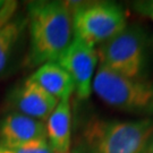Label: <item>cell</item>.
Returning <instances> with one entry per match:
<instances>
[{
    "label": "cell",
    "instance_id": "cell-1",
    "mask_svg": "<svg viewBox=\"0 0 153 153\" xmlns=\"http://www.w3.org/2000/svg\"><path fill=\"white\" fill-rule=\"evenodd\" d=\"M27 23V65L32 67L56 61L74 38L71 6L62 1L28 2Z\"/></svg>",
    "mask_w": 153,
    "mask_h": 153
},
{
    "label": "cell",
    "instance_id": "cell-2",
    "mask_svg": "<svg viewBox=\"0 0 153 153\" xmlns=\"http://www.w3.org/2000/svg\"><path fill=\"white\" fill-rule=\"evenodd\" d=\"M153 134L152 120L91 121L84 131L88 153H144Z\"/></svg>",
    "mask_w": 153,
    "mask_h": 153
},
{
    "label": "cell",
    "instance_id": "cell-3",
    "mask_svg": "<svg viewBox=\"0 0 153 153\" xmlns=\"http://www.w3.org/2000/svg\"><path fill=\"white\" fill-rule=\"evenodd\" d=\"M71 13L74 35L92 47L107 42L126 28L125 13L112 2H79Z\"/></svg>",
    "mask_w": 153,
    "mask_h": 153
},
{
    "label": "cell",
    "instance_id": "cell-4",
    "mask_svg": "<svg viewBox=\"0 0 153 153\" xmlns=\"http://www.w3.org/2000/svg\"><path fill=\"white\" fill-rule=\"evenodd\" d=\"M93 91L110 107L126 111H140L153 105V85L119 75L109 68L99 67L92 82Z\"/></svg>",
    "mask_w": 153,
    "mask_h": 153
},
{
    "label": "cell",
    "instance_id": "cell-5",
    "mask_svg": "<svg viewBox=\"0 0 153 153\" xmlns=\"http://www.w3.org/2000/svg\"><path fill=\"white\" fill-rule=\"evenodd\" d=\"M101 66L128 78H138L144 61V40L140 31L127 28L107 42L97 51Z\"/></svg>",
    "mask_w": 153,
    "mask_h": 153
},
{
    "label": "cell",
    "instance_id": "cell-6",
    "mask_svg": "<svg viewBox=\"0 0 153 153\" xmlns=\"http://www.w3.org/2000/svg\"><path fill=\"white\" fill-rule=\"evenodd\" d=\"M98 59L95 47L90 45L82 39L74 35L71 44L56 60L71 76L79 99L88 98L92 91V82Z\"/></svg>",
    "mask_w": 153,
    "mask_h": 153
},
{
    "label": "cell",
    "instance_id": "cell-7",
    "mask_svg": "<svg viewBox=\"0 0 153 153\" xmlns=\"http://www.w3.org/2000/svg\"><path fill=\"white\" fill-rule=\"evenodd\" d=\"M47 140L45 124L19 112H11L0 120V145L17 148L30 142Z\"/></svg>",
    "mask_w": 153,
    "mask_h": 153
},
{
    "label": "cell",
    "instance_id": "cell-8",
    "mask_svg": "<svg viewBox=\"0 0 153 153\" xmlns=\"http://www.w3.org/2000/svg\"><path fill=\"white\" fill-rule=\"evenodd\" d=\"M58 100L44 91L30 78L16 88L11 95V103L19 114L36 120L44 121L49 118L58 104Z\"/></svg>",
    "mask_w": 153,
    "mask_h": 153
},
{
    "label": "cell",
    "instance_id": "cell-9",
    "mask_svg": "<svg viewBox=\"0 0 153 153\" xmlns=\"http://www.w3.org/2000/svg\"><path fill=\"white\" fill-rule=\"evenodd\" d=\"M47 141L55 153H67L71 148V112L69 98L60 100L45 124Z\"/></svg>",
    "mask_w": 153,
    "mask_h": 153
},
{
    "label": "cell",
    "instance_id": "cell-10",
    "mask_svg": "<svg viewBox=\"0 0 153 153\" xmlns=\"http://www.w3.org/2000/svg\"><path fill=\"white\" fill-rule=\"evenodd\" d=\"M30 79L55 97L58 101L71 98V93L75 91L71 76L56 61H49L39 66Z\"/></svg>",
    "mask_w": 153,
    "mask_h": 153
},
{
    "label": "cell",
    "instance_id": "cell-11",
    "mask_svg": "<svg viewBox=\"0 0 153 153\" xmlns=\"http://www.w3.org/2000/svg\"><path fill=\"white\" fill-rule=\"evenodd\" d=\"M26 21L21 17H13L0 27V75L6 69L13 50L25 27Z\"/></svg>",
    "mask_w": 153,
    "mask_h": 153
},
{
    "label": "cell",
    "instance_id": "cell-12",
    "mask_svg": "<svg viewBox=\"0 0 153 153\" xmlns=\"http://www.w3.org/2000/svg\"><path fill=\"white\" fill-rule=\"evenodd\" d=\"M0 153H55L47 140L30 142L17 148H5L0 145Z\"/></svg>",
    "mask_w": 153,
    "mask_h": 153
},
{
    "label": "cell",
    "instance_id": "cell-13",
    "mask_svg": "<svg viewBox=\"0 0 153 153\" xmlns=\"http://www.w3.org/2000/svg\"><path fill=\"white\" fill-rule=\"evenodd\" d=\"M17 9V2L14 0L6 1L4 7L0 9V27L5 25L8 21H10L15 15V11Z\"/></svg>",
    "mask_w": 153,
    "mask_h": 153
},
{
    "label": "cell",
    "instance_id": "cell-14",
    "mask_svg": "<svg viewBox=\"0 0 153 153\" xmlns=\"http://www.w3.org/2000/svg\"><path fill=\"white\" fill-rule=\"evenodd\" d=\"M144 153H153V140L151 141V142H149L148 146H146V149H145Z\"/></svg>",
    "mask_w": 153,
    "mask_h": 153
},
{
    "label": "cell",
    "instance_id": "cell-15",
    "mask_svg": "<svg viewBox=\"0 0 153 153\" xmlns=\"http://www.w3.org/2000/svg\"><path fill=\"white\" fill-rule=\"evenodd\" d=\"M5 4H6L5 0H0V9H1L2 7H4V5H5Z\"/></svg>",
    "mask_w": 153,
    "mask_h": 153
},
{
    "label": "cell",
    "instance_id": "cell-16",
    "mask_svg": "<svg viewBox=\"0 0 153 153\" xmlns=\"http://www.w3.org/2000/svg\"><path fill=\"white\" fill-rule=\"evenodd\" d=\"M152 8H153V6H152ZM152 16H153V9H152Z\"/></svg>",
    "mask_w": 153,
    "mask_h": 153
}]
</instances>
